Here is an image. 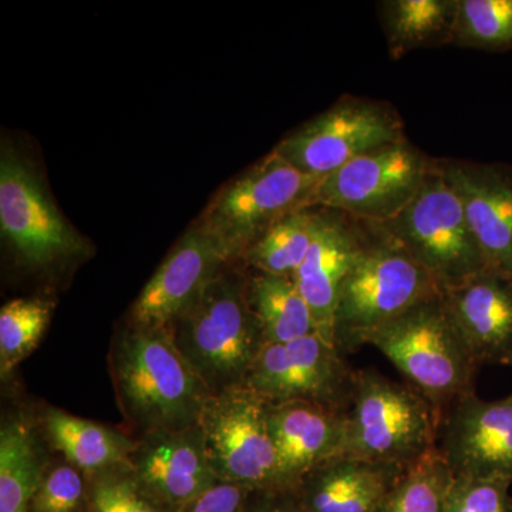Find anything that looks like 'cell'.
<instances>
[{
  "label": "cell",
  "instance_id": "52a82bcc",
  "mask_svg": "<svg viewBox=\"0 0 512 512\" xmlns=\"http://www.w3.org/2000/svg\"><path fill=\"white\" fill-rule=\"evenodd\" d=\"M434 163L404 138L320 178L308 207L340 212L363 224H386L416 197Z\"/></svg>",
  "mask_w": 512,
  "mask_h": 512
},
{
  "label": "cell",
  "instance_id": "484cf974",
  "mask_svg": "<svg viewBox=\"0 0 512 512\" xmlns=\"http://www.w3.org/2000/svg\"><path fill=\"white\" fill-rule=\"evenodd\" d=\"M454 474L439 448L407 466L376 512H446Z\"/></svg>",
  "mask_w": 512,
  "mask_h": 512
},
{
  "label": "cell",
  "instance_id": "d4e9b609",
  "mask_svg": "<svg viewBox=\"0 0 512 512\" xmlns=\"http://www.w3.org/2000/svg\"><path fill=\"white\" fill-rule=\"evenodd\" d=\"M323 215V208L286 215L256 238L242 258L261 274L295 275L318 235Z\"/></svg>",
  "mask_w": 512,
  "mask_h": 512
},
{
  "label": "cell",
  "instance_id": "7a4b0ae2",
  "mask_svg": "<svg viewBox=\"0 0 512 512\" xmlns=\"http://www.w3.org/2000/svg\"><path fill=\"white\" fill-rule=\"evenodd\" d=\"M175 345L211 394L244 386L266 345L247 284L222 271L167 326Z\"/></svg>",
  "mask_w": 512,
  "mask_h": 512
},
{
  "label": "cell",
  "instance_id": "cb8c5ba5",
  "mask_svg": "<svg viewBox=\"0 0 512 512\" xmlns=\"http://www.w3.org/2000/svg\"><path fill=\"white\" fill-rule=\"evenodd\" d=\"M247 292L266 343L291 342L316 333L311 309L293 276L256 272Z\"/></svg>",
  "mask_w": 512,
  "mask_h": 512
},
{
  "label": "cell",
  "instance_id": "7402d4cb",
  "mask_svg": "<svg viewBox=\"0 0 512 512\" xmlns=\"http://www.w3.org/2000/svg\"><path fill=\"white\" fill-rule=\"evenodd\" d=\"M47 464L37 434L22 416L0 429V512H29Z\"/></svg>",
  "mask_w": 512,
  "mask_h": 512
},
{
  "label": "cell",
  "instance_id": "4dcf8cb0",
  "mask_svg": "<svg viewBox=\"0 0 512 512\" xmlns=\"http://www.w3.org/2000/svg\"><path fill=\"white\" fill-rule=\"evenodd\" d=\"M511 487L503 478L454 476L446 512H512Z\"/></svg>",
  "mask_w": 512,
  "mask_h": 512
},
{
  "label": "cell",
  "instance_id": "f546056e",
  "mask_svg": "<svg viewBox=\"0 0 512 512\" xmlns=\"http://www.w3.org/2000/svg\"><path fill=\"white\" fill-rule=\"evenodd\" d=\"M87 503L89 478L63 458L47 464L29 512H86Z\"/></svg>",
  "mask_w": 512,
  "mask_h": 512
},
{
  "label": "cell",
  "instance_id": "d6a6232c",
  "mask_svg": "<svg viewBox=\"0 0 512 512\" xmlns=\"http://www.w3.org/2000/svg\"><path fill=\"white\" fill-rule=\"evenodd\" d=\"M244 512H305L292 490L264 488L252 490Z\"/></svg>",
  "mask_w": 512,
  "mask_h": 512
},
{
  "label": "cell",
  "instance_id": "2e32d148",
  "mask_svg": "<svg viewBox=\"0 0 512 512\" xmlns=\"http://www.w3.org/2000/svg\"><path fill=\"white\" fill-rule=\"evenodd\" d=\"M488 269L512 278V170L500 164L440 161Z\"/></svg>",
  "mask_w": 512,
  "mask_h": 512
},
{
  "label": "cell",
  "instance_id": "ac0fdd59",
  "mask_svg": "<svg viewBox=\"0 0 512 512\" xmlns=\"http://www.w3.org/2000/svg\"><path fill=\"white\" fill-rule=\"evenodd\" d=\"M325 210L322 224L301 268L293 275L311 309L316 333L335 348L340 293L365 241L362 222Z\"/></svg>",
  "mask_w": 512,
  "mask_h": 512
},
{
  "label": "cell",
  "instance_id": "8fae6325",
  "mask_svg": "<svg viewBox=\"0 0 512 512\" xmlns=\"http://www.w3.org/2000/svg\"><path fill=\"white\" fill-rule=\"evenodd\" d=\"M404 138L402 120L392 107L348 97L292 131L275 151L303 173L322 178Z\"/></svg>",
  "mask_w": 512,
  "mask_h": 512
},
{
  "label": "cell",
  "instance_id": "7c38bea8",
  "mask_svg": "<svg viewBox=\"0 0 512 512\" xmlns=\"http://www.w3.org/2000/svg\"><path fill=\"white\" fill-rule=\"evenodd\" d=\"M355 375L338 349L312 333L266 343L244 386L271 403L311 402L348 412Z\"/></svg>",
  "mask_w": 512,
  "mask_h": 512
},
{
  "label": "cell",
  "instance_id": "44dd1931",
  "mask_svg": "<svg viewBox=\"0 0 512 512\" xmlns=\"http://www.w3.org/2000/svg\"><path fill=\"white\" fill-rule=\"evenodd\" d=\"M47 443L87 477L130 463L137 440L94 421L47 407L42 414Z\"/></svg>",
  "mask_w": 512,
  "mask_h": 512
},
{
  "label": "cell",
  "instance_id": "d6986e66",
  "mask_svg": "<svg viewBox=\"0 0 512 512\" xmlns=\"http://www.w3.org/2000/svg\"><path fill=\"white\" fill-rule=\"evenodd\" d=\"M268 424L284 490H293L313 468L345 454L346 412L311 402H269Z\"/></svg>",
  "mask_w": 512,
  "mask_h": 512
},
{
  "label": "cell",
  "instance_id": "277c9868",
  "mask_svg": "<svg viewBox=\"0 0 512 512\" xmlns=\"http://www.w3.org/2000/svg\"><path fill=\"white\" fill-rule=\"evenodd\" d=\"M366 345L379 349L441 417L458 399L474 393L478 366L458 335L443 295L377 329Z\"/></svg>",
  "mask_w": 512,
  "mask_h": 512
},
{
  "label": "cell",
  "instance_id": "1f68e13d",
  "mask_svg": "<svg viewBox=\"0 0 512 512\" xmlns=\"http://www.w3.org/2000/svg\"><path fill=\"white\" fill-rule=\"evenodd\" d=\"M252 490L247 485L218 481L177 512H244Z\"/></svg>",
  "mask_w": 512,
  "mask_h": 512
},
{
  "label": "cell",
  "instance_id": "5b68a950",
  "mask_svg": "<svg viewBox=\"0 0 512 512\" xmlns=\"http://www.w3.org/2000/svg\"><path fill=\"white\" fill-rule=\"evenodd\" d=\"M441 414L414 387L357 370L346 412L345 456L410 466L436 450Z\"/></svg>",
  "mask_w": 512,
  "mask_h": 512
},
{
  "label": "cell",
  "instance_id": "4316f807",
  "mask_svg": "<svg viewBox=\"0 0 512 512\" xmlns=\"http://www.w3.org/2000/svg\"><path fill=\"white\" fill-rule=\"evenodd\" d=\"M53 303L19 298L0 311V373L3 379L39 345L52 319Z\"/></svg>",
  "mask_w": 512,
  "mask_h": 512
},
{
  "label": "cell",
  "instance_id": "83f0119b",
  "mask_svg": "<svg viewBox=\"0 0 512 512\" xmlns=\"http://www.w3.org/2000/svg\"><path fill=\"white\" fill-rule=\"evenodd\" d=\"M451 45L484 52L512 49V0H458Z\"/></svg>",
  "mask_w": 512,
  "mask_h": 512
},
{
  "label": "cell",
  "instance_id": "6da1fadb",
  "mask_svg": "<svg viewBox=\"0 0 512 512\" xmlns=\"http://www.w3.org/2000/svg\"><path fill=\"white\" fill-rule=\"evenodd\" d=\"M110 366L121 412L141 434L200 424L211 392L167 326L128 322L114 338Z\"/></svg>",
  "mask_w": 512,
  "mask_h": 512
},
{
  "label": "cell",
  "instance_id": "30bf717a",
  "mask_svg": "<svg viewBox=\"0 0 512 512\" xmlns=\"http://www.w3.org/2000/svg\"><path fill=\"white\" fill-rule=\"evenodd\" d=\"M0 228L29 268L52 269L89 254L86 239L67 224L29 164L3 143Z\"/></svg>",
  "mask_w": 512,
  "mask_h": 512
},
{
  "label": "cell",
  "instance_id": "3957f363",
  "mask_svg": "<svg viewBox=\"0 0 512 512\" xmlns=\"http://www.w3.org/2000/svg\"><path fill=\"white\" fill-rule=\"evenodd\" d=\"M365 227L335 316V348L342 356L414 306L443 295L433 276L382 225Z\"/></svg>",
  "mask_w": 512,
  "mask_h": 512
},
{
  "label": "cell",
  "instance_id": "9c48e42d",
  "mask_svg": "<svg viewBox=\"0 0 512 512\" xmlns=\"http://www.w3.org/2000/svg\"><path fill=\"white\" fill-rule=\"evenodd\" d=\"M268 404V400L247 386L208 397L200 426L218 480L254 490L281 488L278 453L268 424Z\"/></svg>",
  "mask_w": 512,
  "mask_h": 512
},
{
  "label": "cell",
  "instance_id": "603a6c76",
  "mask_svg": "<svg viewBox=\"0 0 512 512\" xmlns=\"http://www.w3.org/2000/svg\"><path fill=\"white\" fill-rule=\"evenodd\" d=\"M458 0H389L382 22L392 59L412 50L451 45Z\"/></svg>",
  "mask_w": 512,
  "mask_h": 512
},
{
  "label": "cell",
  "instance_id": "ba28073f",
  "mask_svg": "<svg viewBox=\"0 0 512 512\" xmlns=\"http://www.w3.org/2000/svg\"><path fill=\"white\" fill-rule=\"evenodd\" d=\"M319 180L274 150L218 194L201 224L242 258L249 245L275 222L309 208Z\"/></svg>",
  "mask_w": 512,
  "mask_h": 512
},
{
  "label": "cell",
  "instance_id": "f1b7e54d",
  "mask_svg": "<svg viewBox=\"0 0 512 512\" xmlns=\"http://www.w3.org/2000/svg\"><path fill=\"white\" fill-rule=\"evenodd\" d=\"M89 478L86 512H170L141 488L130 463Z\"/></svg>",
  "mask_w": 512,
  "mask_h": 512
},
{
  "label": "cell",
  "instance_id": "ffe728a7",
  "mask_svg": "<svg viewBox=\"0 0 512 512\" xmlns=\"http://www.w3.org/2000/svg\"><path fill=\"white\" fill-rule=\"evenodd\" d=\"M406 468L342 454L313 468L292 491L305 512H376Z\"/></svg>",
  "mask_w": 512,
  "mask_h": 512
},
{
  "label": "cell",
  "instance_id": "9a60e30c",
  "mask_svg": "<svg viewBox=\"0 0 512 512\" xmlns=\"http://www.w3.org/2000/svg\"><path fill=\"white\" fill-rule=\"evenodd\" d=\"M130 466L141 488L170 512H177L220 481L212 470L200 424L141 434Z\"/></svg>",
  "mask_w": 512,
  "mask_h": 512
},
{
  "label": "cell",
  "instance_id": "8992f818",
  "mask_svg": "<svg viewBox=\"0 0 512 512\" xmlns=\"http://www.w3.org/2000/svg\"><path fill=\"white\" fill-rule=\"evenodd\" d=\"M382 227L433 276L443 293L487 269L440 161L409 205Z\"/></svg>",
  "mask_w": 512,
  "mask_h": 512
},
{
  "label": "cell",
  "instance_id": "5bb4252c",
  "mask_svg": "<svg viewBox=\"0 0 512 512\" xmlns=\"http://www.w3.org/2000/svg\"><path fill=\"white\" fill-rule=\"evenodd\" d=\"M235 258L232 249L200 222L181 238L144 286L128 322L170 325Z\"/></svg>",
  "mask_w": 512,
  "mask_h": 512
},
{
  "label": "cell",
  "instance_id": "e0dca14e",
  "mask_svg": "<svg viewBox=\"0 0 512 512\" xmlns=\"http://www.w3.org/2000/svg\"><path fill=\"white\" fill-rule=\"evenodd\" d=\"M443 298L478 367L512 366L511 276L487 268Z\"/></svg>",
  "mask_w": 512,
  "mask_h": 512
},
{
  "label": "cell",
  "instance_id": "4fadbf2b",
  "mask_svg": "<svg viewBox=\"0 0 512 512\" xmlns=\"http://www.w3.org/2000/svg\"><path fill=\"white\" fill-rule=\"evenodd\" d=\"M439 451L454 476L503 478L512 483V394L458 399L443 414Z\"/></svg>",
  "mask_w": 512,
  "mask_h": 512
}]
</instances>
